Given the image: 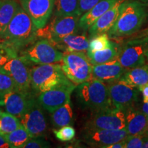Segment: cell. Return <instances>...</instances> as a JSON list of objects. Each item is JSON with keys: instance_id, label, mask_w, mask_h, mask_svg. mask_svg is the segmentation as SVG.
<instances>
[{"instance_id": "obj_32", "label": "cell", "mask_w": 148, "mask_h": 148, "mask_svg": "<svg viewBox=\"0 0 148 148\" xmlns=\"http://www.w3.org/2000/svg\"><path fill=\"white\" fill-rule=\"evenodd\" d=\"M18 89L12 77L8 73L0 70V95Z\"/></svg>"}, {"instance_id": "obj_14", "label": "cell", "mask_w": 148, "mask_h": 148, "mask_svg": "<svg viewBox=\"0 0 148 148\" xmlns=\"http://www.w3.org/2000/svg\"><path fill=\"white\" fill-rule=\"evenodd\" d=\"M18 90L5 92L0 95V107H3L5 112L17 116L19 119L27 106L29 95Z\"/></svg>"}, {"instance_id": "obj_12", "label": "cell", "mask_w": 148, "mask_h": 148, "mask_svg": "<svg viewBox=\"0 0 148 148\" xmlns=\"http://www.w3.org/2000/svg\"><path fill=\"white\" fill-rule=\"evenodd\" d=\"M75 87L76 85L73 83L60 85L52 89L40 92L38 94L37 99L43 109L49 113H52L69 99H71V93Z\"/></svg>"}, {"instance_id": "obj_9", "label": "cell", "mask_w": 148, "mask_h": 148, "mask_svg": "<svg viewBox=\"0 0 148 148\" xmlns=\"http://www.w3.org/2000/svg\"><path fill=\"white\" fill-rule=\"evenodd\" d=\"M84 128L112 130L125 129L124 112L114 107L94 112L85 123Z\"/></svg>"}, {"instance_id": "obj_38", "label": "cell", "mask_w": 148, "mask_h": 148, "mask_svg": "<svg viewBox=\"0 0 148 148\" xmlns=\"http://www.w3.org/2000/svg\"><path fill=\"white\" fill-rule=\"evenodd\" d=\"M136 106L148 117V102H143L141 104L137 103L136 105Z\"/></svg>"}, {"instance_id": "obj_8", "label": "cell", "mask_w": 148, "mask_h": 148, "mask_svg": "<svg viewBox=\"0 0 148 148\" xmlns=\"http://www.w3.org/2000/svg\"><path fill=\"white\" fill-rule=\"evenodd\" d=\"M109 95L112 106L125 111L136 106L138 101L139 90L119 79L107 83Z\"/></svg>"}, {"instance_id": "obj_41", "label": "cell", "mask_w": 148, "mask_h": 148, "mask_svg": "<svg viewBox=\"0 0 148 148\" xmlns=\"http://www.w3.org/2000/svg\"><path fill=\"white\" fill-rule=\"evenodd\" d=\"M142 147L148 148V137H147V136H145V140H144L143 145H142Z\"/></svg>"}, {"instance_id": "obj_20", "label": "cell", "mask_w": 148, "mask_h": 148, "mask_svg": "<svg viewBox=\"0 0 148 148\" xmlns=\"http://www.w3.org/2000/svg\"><path fill=\"white\" fill-rule=\"evenodd\" d=\"M125 69L121 65L118 59L92 66V78L105 83H110L121 78Z\"/></svg>"}, {"instance_id": "obj_22", "label": "cell", "mask_w": 148, "mask_h": 148, "mask_svg": "<svg viewBox=\"0 0 148 148\" xmlns=\"http://www.w3.org/2000/svg\"><path fill=\"white\" fill-rule=\"evenodd\" d=\"M136 88L148 84V64L127 69L120 78Z\"/></svg>"}, {"instance_id": "obj_24", "label": "cell", "mask_w": 148, "mask_h": 148, "mask_svg": "<svg viewBox=\"0 0 148 148\" xmlns=\"http://www.w3.org/2000/svg\"><path fill=\"white\" fill-rule=\"evenodd\" d=\"M121 47L117 44L112 47L97 51H86L88 60L92 65L106 63L118 58Z\"/></svg>"}, {"instance_id": "obj_45", "label": "cell", "mask_w": 148, "mask_h": 148, "mask_svg": "<svg viewBox=\"0 0 148 148\" xmlns=\"http://www.w3.org/2000/svg\"><path fill=\"white\" fill-rule=\"evenodd\" d=\"M145 136H147V137H148V131H147V132L146 133V134H145Z\"/></svg>"}, {"instance_id": "obj_23", "label": "cell", "mask_w": 148, "mask_h": 148, "mask_svg": "<svg viewBox=\"0 0 148 148\" xmlns=\"http://www.w3.org/2000/svg\"><path fill=\"white\" fill-rule=\"evenodd\" d=\"M51 122L55 128L73 124V112L71 99L51 113Z\"/></svg>"}, {"instance_id": "obj_15", "label": "cell", "mask_w": 148, "mask_h": 148, "mask_svg": "<svg viewBox=\"0 0 148 148\" xmlns=\"http://www.w3.org/2000/svg\"><path fill=\"white\" fill-rule=\"evenodd\" d=\"M79 17V15H54L49 27V39L78 32Z\"/></svg>"}, {"instance_id": "obj_40", "label": "cell", "mask_w": 148, "mask_h": 148, "mask_svg": "<svg viewBox=\"0 0 148 148\" xmlns=\"http://www.w3.org/2000/svg\"><path fill=\"white\" fill-rule=\"evenodd\" d=\"M10 147V145L5 139L4 136L0 134V148H8Z\"/></svg>"}, {"instance_id": "obj_39", "label": "cell", "mask_w": 148, "mask_h": 148, "mask_svg": "<svg viewBox=\"0 0 148 148\" xmlns=\"http://www.w3.org/2000/svg\"><path fill=\"white\" fill-rule=\"evenodd\" d=\"M125 147V139L121 141L116 142L112 145H108L106 148H124Z\"/></svg>"}, {"instance_id": "obj_31", "label": "cell", "mask_w": 148, "mask_h": 148, "mask_svg": "<svg viewBox=\"0 0 148 148\" xmlns=\"http://www.w3.org/2000/svg\"><path fill=\"white\" fill-rule=\"evenodd\" d=\"M53 132L56 138L62 142L70 141L75 136V129L70 125L53 130Z\"/></svg>"}, {"instance_id": "obj_26", "label": "cell", "mask_w": 148, "mask_h": 148, "mask_svg": "<svg viewBox=\"0 0 148 148\" xmlns=\"http://www.w3.org/2000/svg\"><path fill=\"white\" fill-rule=\"evenodd\" d=\"M54 8V15L79 16V0H55Z\"/></svg>"}, {"instance_id": "obj_36", "label": "cell", "mask_w": 148, "mask_h": 148, "mask_svg": "<svg viewBox=\"0 0 148 148\" xmlns=\"http://www.w3.org/2000/svg\"><path fill=\"white\" fill-rule=\"evenodd\" d=\"M100 0H79V14L82 16L83 14L92 8Z\"/></svg>"}, {"instance_id": "obj_7", "label": "cell", "mask_w": 148, "mask_h": 148, "mask_svg": "<svg viewBox=\"0 0 148 148\" xmlns=\"http://www.w3.org/2000/svg\"><path fill=\"white\" fill-rule=\"evenodd\" d=\"M19 119L30 137H43L47 134V123L43 108L32 93L29 94L27 108Z\"/></svg>"}, {"instance_id": "obj_18", "label": "cell", "mask_w": 148, "mask_h": 148, "mask_svg": "<svg viewBox=\"0 0 148 148\" xmlns=\"http://www.w3.org/2000/svg\"><path fill=\"white\" fill-rule=\"evenodd\" d=\"M125 0H119L112 8L98 18L88 29L89 38L97 35L107 33L117 19L121 12L122 3Z\"/></svg>"}, {"instance_id": "obj_30", "label": "cell", "mask_w": 148, "mask_h": 148, "mask_svg": "<svg viewBox=\"0 0 148 148\" xmlns=\"http://www.w3.org/2000/svg\"><path fill=\"white\" fill-rule=\"evenodd\" d=\"M18 56V51L14 47L0 42V69L11 59Z\"/></svg>"}, {"instance_id": "obj_33", "label": "cell", "mask_w": 148, "mask_h": 148, "mask_svg": "<svg viewBox=\"0 0 148 148\" xmlns=\"http://www.w3.org/2000/svg\"><path fill=\"white\" fill-rule=\"evenodd\" d=\"M126 45H148V26L133 34L125 42Z\"/></svg>"}, {"instance_id": "obj_5", "label": "cell", "mask_w": 148, "mask_h": 148, "mask_svg": "<svg viewBox=\"0 0 148 148\" xmlns=\"http://www.w3.org/2000/svg\"><path fill=\"white\" fill-rule=\"evenodd\" d=\"M19 58L26 64L40 65L62 62L63 52L57 49L49 39H41L33 42L21 50Z\"/></svg>"}, {"instance_id": "obj_2", "label": "cell", "mask_w": 148, "mask_h": 148, "mask_svg": "<svg viewBox=\"0 0 148 148\" xmlns=\"http://www.w3.org/2000/svg\"><path fill=\"white\" fill-rule=\"evenodd\" d=\"M38 33V29L20 5L1 40L14 47L17 51H20L34 42Z\"/></svg>"}, {"instance_id": "obj_1", "label": "cell", "mask_w": 148, "mask_h": 148, "mask_svg": "<svg viewBox=\"0 0 148 148\" xmlns=\"http://www.w3.org/2000/svg\"><path fill=\"white\" fill-rule=\"evenodd\" d=\"M147 16L143 3L134 0H125L117 19L107 32L109 38L115 39L134 34L143 26Z\"/></svg>"}, {"instance_id": "obj_21", "label": "cell", "mask_w": 148, "mask_h": 148, "mask_svg": "<svg viewBox=\"0 0 148 148\" xmlns=\"http://www.w3.org/2000/svg\"><path fill=\"white\" fill-rule=\"evenodd\" d=\"M119 0H100L99 2L83 14L79 19V28L83 32L87 31L98 18L112 8Z\"/></svg>"}, {"instance_id": "obj_42", "label": "cell", "mask_w": 148, "mask_h": 148, "mask_svg": "<svg viewBox=\"0 0 148 148\" xmlns=\"http://www.w3.org/2000/svg\"><path fill=\"white\" fill-rule=\"evenodd\" d=\"M145 55L146 58H147V60H148V45L146 46L145 50Z\"/></svg>"}, {"instance_id": "obj_35", "label": "cell", "mask_w": 148, "mask_h": 148, "mask_svg": "<svg viewBox=\"0 0 148 148\" xmlns=\"http://www.w3.org/2000/svg\"><path fill=\"white\" fill-rule=\"evenodd\" d=\"M145 135H135L130 136L128 135L125 138V147L124 148H140L142 147L144 140Z\"/></svg>"}, {"instance_id": "obj_19", "label": "cell", "mask_w": 148, "mask_h": 148, "mask_svg": "<svg viewBox=\"0 0 148 148\" xmlns=\"http://www.w3.org/2000/svg\"><path fill=\"white\" fill-rule=\"evenodd\" d=\"M125 130L130 136L145 135L148 131V117L136 106L123 111Z\"/></svg>"}, {"instance_id": "obj_4", "label": "cell", "mask_w": 148, "mask_h": 148, "mask_svg": "<svg viewBox=\"0 0 148 148\" xmlns=\"http://www.w3.org/2000/svg\"><path fill=\"white\" fill-rule=\"evenodd\" d=\"M30 77L31 88L37 94L60 85L72 84L59 64L35 65L30 69Z\"/></svg>"}, {"instance_id": "obj_43", "label": "cell", "mask_w": 148, "mask_h": 148, "mask_svg": "<svg viewBox=\"0 0 148 148\" xmlns=\"http://www.w3.org/2000/svg\"><path fill=\"white\" fill-rule=\"evenodd\" d=\"M141 1H144V2H148V0H140Z\"/></svg>"}, {"instance_id": "obj_16", "label": "cell", "mask_w": 148, "mask_h": 148, "mask_svg": "<svg viewBox=\"0 0 148 148\" xmlns=\"http://www.w3.org/2000/svg\"><path fill=\"white\" fill-rule=\"evenodd\" d=\"M49 40L62 52H86L89 45V38L86 36L85 32L82 34H77V32L61 38H53Z\"/></svg>"}, {"instance_id": "obj_11", "label": "cell", "mask_w": 148, "mask_h": 148, "mask_svg": "<svg viewBox=\"0 0 148 148\" xmlns=\"http://www.w3.org/2000/svg\"><path fill=\"white\" fill-rule=\"evenodd\" d=\"M20 5L38 29L45 27L54 8L55 0H19Z\"/></svg>"}, {"instance_id": "obj_10", "label": "cell", "mask_w": 148, "mask_h": 148, "mask_svg": "<svg viewBox=\"0 0 148 148\" xmlns=\"http://www.w3.org/2000/svg\"><path fill=\"white\" fill-rule=\"evenodd\" d=\"M128 136L126 130L85 129L83 131L82 140L92 147L106 148L108 145L124 140Z\"/></svg>"}, {"instance_id": "obj_3", "label": "cell", "mask_w": 148, "mask_h": 148, "mask_svg": "<svg viewBox=\"0 0 148 148\" xmlns=\"http://www.w3.org/2000/svg\"><path fill=\"white\" fill-rule=\"evenodd\" d=\"M75 91L79 106L91 113L113 107L107 84L100 80L92 78L79 84L76 86Z\"/></svg>"}, {"instance_id": "obj_6", "label": "cell", "mask_w": 148, "mask_h": 148, "mask_svg": "<svg viewBox=\"0 0 148 148\" xmlns=\"http://www.w3.org/2000/svg\"><path fill=\"white\" fill-rule=\"evenodd\" d=\"M92 66L86 52H63L61 67L66 77L76 86L92 79Z\"/></svg>"}, {"instance_id": "obj_46", "label": "cell", "mask_w": 148, "mask_h": 148, "mask_svg": "<svg viewBox=\"0 0 148 148\" xmlns=\"http://www.w3.org/2000/svg\"><path fill=\"white\" fill-rule=\"evenodd\" d=\"M1 1H2V0H0V3H1Z\"/></svg>"}, {"instance_id": "obj_28", "label": "cell", "mask_w": 148, "mask_h": 148, "mask_svg": "<svg viewBox=\"0 0 148 148\" xmlns=\"http://www.w3.org/2000/svg\"><path fill=\"white\" fill-rule=\"evenodd\" d=\"M21 122L17 116L3 112L0 116V134H6L21 126Z\"/></svg>"}, {"instance_id": "obj_13", "label": "cell", "mask_w": 148, "mask_h": 148, "mask_svg": "<svg viewBox=\"0 0 148 148\" xmlns=\"http://www.w3.org/2000/svg\"><path fill=\"white\" fill-rule=\"evenodd\" d=\"M0 70L12 77L18 90L29 93L31 88L30 70L18 56L9 60Z\"/></svg>"}, {"instance_id": "obj_27", "label": "cell", "mask_w": 148, "mask_h": 148, "mask_svg": "<svg viewBox=\"0 0 148 148\" xmlns=\"http://www.w3.org/2000/svg\"><path fill=\"white\" fill-rule=\"evenodd\" d=\"M3 136L11 148H21L23 144L30 138L29 133L23 125Z\"/></svg>"}, {"instance_id": "obj_29", "label": "cell", "mask_w": 148, "mask_h": 148, "mask_svg": "<svg viewBox=\"0 0 148 148\" xmlns=\"http://www.w3.org/2000/svg\"><path fill=\"white\" fill-rule=\"evenodd\" d=\"M116 42L110 41L107 33H103L89 38V45L87 50L97 51L106 49L114 45Z\"/></svg>"}, {"instance_id": "obj_44", "label": "cell", "mask_w": 148, "mask_h": 148, "mask_svg": "<svg viewBox=\"0 0 148 148\" xmlns=\"http://www.w3.org/2000/svg\"><path fill=\"white\" fill-rule=\"evenodd\" d=\"M2 112H3V111H2V110H1V108H0V116H1V114H2Z\"/></svg>"}, {"instance_id": "obj_34", "label": "cell", "mask_w": 148, "mask_h": 148, "mask_svg": "<svg viewBox=\"0 0 148 148\" xmlns=\"http://www.w3.org/2000/svg\"><path fill=\"white\" fill-rule=\"evenodd\" d=\"M50 147V144L43 137H30L23 144L21 148H45Z\"/></svg>"}, {"instance_id": "obj_25", "label": "cell", "mask_w": 148, "mask_h": 148, "mask_svg": "<svg viewBox=\"0 0 148 148\" xmlns=\"http://www.w3.org/2000/svg\"><path fill=\"white\" fill-rule=\"evenodd\" d=\"M19 5L16 0H2L0 3V40Z\"/></svg>"}, {"instance_id": "obj_17", "label": "cell", "mask_w": 148, "mask_h": 148, "mask_svg": "<svg viewBox=\"0 0 148 148\" xmlns=\"http://www.w3.org/2000/svg\"><path fill=\"white\" fill-rule=\"evenodd\" d=\"M146 46L143 45H126L121 48L118 60L125 70L132 69L145 64V50Z\"/></svg>"}, {"instance_id": "obj_37", "label": "cell", "mask_w": 148, "mask_h": 148, "mask_svg": "<svg viewBox=\"0 0 148 148\" xmlns=\"http://www.w3.org/2000/svg\"><path fill=\"white\" fill-rule=\"evenodd\" d=\"M138 90L142 92L143 102H148V84L140 86Z\"/></svg>"}]
</instances>
